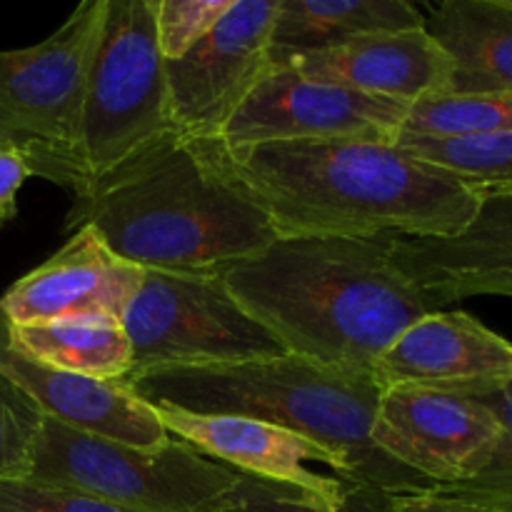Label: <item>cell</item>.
I'll return each instance as SVG.
<instances>
[{
  "label": "cell",
  "mask_w": 512,
  "mask_h": 512,
  "mask_svg": "<svg viewBox=\"0 0 512 512\" xmlns=\"http://www.w3.org/2000/svg\"><path fill=\"white\" fill-rule=\"evenodd\" d=\"M390 512H512V500L473 490L433 488L393 495Z\"/></svg>",
  "instance_id": "obj_28"
},
{
  "label": "cell",
  "mask_w": 512,
  "mask_h": 512,
  "mask_svg": "<svg viewBox=\"0 0 512 512\" xmlns=\"http://www.w3.org/2000/svg\"><path fill=\"white\" fill-rule=\"evenodd\" d=\"M278 0H233L205 38L165 60L170 118L188 135H220L225 123L273 68Z\"/></svg>",
  "instance_id": "obj_10"
},
{
  "label": "cell",
  "mask_w": 512,
  "mask_h": 512,
  "mask_svg": "<svg viewBox=\"0 0 512 512\" xmlns=\"http://www.w3.org/2000/svg\"><path fill=\"white\" fill-rule=\"evenodd\" d=\"M143 268L118 258L98 230L80 225L45 263L15 280L0 298L10 325H35L63 318L123 320Z\"/></svg>",
  "instance_id": "obj_13"
},
{
  "label": "cell",
  "mask_w": 512,
  "mask_h": 512,
  "mask_svg": "<svg viewBox=\"0 0 512 512\" xmlns=\"http://www.w3.org/2000/svg\"><path fill=\"white\" fill-rule=\"evenodd\" d=\"M45 413L0 375V480H28Z\"/></svg>",
  "instance_id": "obj_24"
},
{
  "label": "cell",
  "mask_w": 512,
  "mask_h": 512,
  "mask_svg": "<svg viewBox=\"0 0 512 512\" xmlns=\"http://www.w3.org/2000/svg\"><path fill=\"white\" fill-rule=\"evenodd\" d=\"M393 260L435 310L470 295L512 298V198H483L473 223L453 238L393 235Z\"/></svg>",
  "instance_id": "obj_15"
},
{
  "label": "cell",
  "mask_w": 512,
  "mask_h": 512,
  "mask_svg": "<svg viewBox=\"0 0 512 512\" xmlns=\"http://www.w3.org/2000/svg\"><path fill=\"white\" fill-rule=\"evenodd\" d=\"M80 225L118 258L160 273H223L278 240L220 135L160 140L73 200L65 230Z\"/></svg>",
  "instance_id": "obj_1"
},
{
  "label": "cell",
  "mask_w": 512,
  "mask_h": 512,
  "mask_svg": "<svg viewBox=\"0 0 512 512\" xmlns=\"http://www.w3.org/2000/svg\"><path fill=\"white\" fill-rule=\"evenodd\" d=\"M512 130V95L443 93L410 105L400 135L415 138H470Z\"/></svg>",
  "instance_id": "obj_22"
},
{
  "label": "cell",
  "mask_w": 512,
  "mask_h": 512,
  "mask_svg": "<svg viewBox=\"0 0 512 512\" xmlns=\"http://www.w3.org/2000/svg\"><path fill=\"white\" fill-rule=\"evenodd\" d=\"M20 353L45 365L93 380L118 383L133 370V350L120 320L63 318L35 325H10Z\"/></svg>",
  "instance_id": "obj_20"
},
{
  "label": "cell",
  "mask_w": 512,
  "mask_h": 512,
  "mask_svg": "<svg viewBox=\"0 0 512 512\" xmlns=\"http://www.w3.org/2000/svg\"><path fill=\"white\" fill-rule=\"evenodd\" d=\"M153 5L160 55L175 60L213 30L233 0H153Z\"/></svg>",
  "instance_id": "obj_26"
},
{
  "label": "cell",
  "mask_w": 512,
  "mask_h": 512,
  "mask_svg": "<svg viewBox=\"0 0 512 512\" xmlns=\"http://www.w3.org/2000/svg\"><path fill=\"white\" fill-rule=\"evenodd\" d=\"M278 65L303 78L408 105L448 93L453 78L448 53L425 28L368 35L338 48L290 55Z\"/></svg>",
  "instance_id": "obj_17"
},
{
  "label": "cell",
  "mask_w": 512,
  "mask_h": 512,
  "mask_svg": "<svg viewBox=\"0 0 512 512\" xmlns=\"http://www.w3.org/2000/svg\"><path fill=\"white\" fill-rule=\"evenodd\" d=\"M0 375L38 403L45 418L135 448H158L170 435L155 410L120 383L83 378L20 353L0 310Z\"/></svg>",
  "instance_id": "obj_16"
},
{
  "label": "cell",
  "mask_w": 512,
  "mask_h": 512,
  "mask_svg": "<svg viewBox=\"0 0 512 512\" xmlns=\"http://www.w3.org/2000/svg\"><path fill=\"white\" fill-rule=\"evenodd\" d=\"M153 410L168 435L193 445L198 453L235 468L248 478L295 490L325 510L338 508L350 488L358 485L338 455L278 425L243 415Z\"/></svg>",
  "instance_id": "obj_12"
},
{
  "label": "cell",
  "mask_w": 512,
  "mask_h": 512,
  "mask_svg": "<svg viewBox=\"0 0 512 512\" xmlns=\"http://www.w3.org/2000/svg\"><path fill=\"white\" fill-rule=\"evenodd\" d=\"M243 478L173 435L158 448H135L45 418L28 480L83 490L133 512H220Z\"/></svg>",
  "instance_id": "obj_7"
},
{
  "label": "cell",
  "mask_w": 512,
  "mask_h": 512,
  "mask_svg": "<svg viewBox=\"0 0 512 512\" xmlns=\"http://www.w3.org/2000/svg\"><path fill=\"white\" fill-rule=\"evenodd\" d=\"M105 0H85L50 38L0 50V148L15 150L30 175L85 195L80 115L98 48Z\"/></svg>",
  "instance_id": "obj_5"
},
{
  "label": "cell",
  "mask_w": 512,
  "mask_h": 512,
  "mask_svg": "<svg viewBox=\"0 0 512 512\" xmlns=\"http://www.w3.org/2000/svg\"><path fill=\"white\" fill-rule=\"evenodd\" d=\"M460 395L478 400L498 420V440L485 460L483 470L468 483L458 485V490H473V493L498 495L512 500V380L488 385V388L465 390Z\"/></svg>",
  "instance_id": "obj_25"
},
{
  "label": "cell",
  "mask_w": 512,
  "mask_h": 512,
  "mask_svg": "<svg viewBox=\"0 0 512 512\" xmlns=\"http://www.w3.org/2000/svg\"><path fill=\"white\" fill-rule=\"evenodd\" d=\"M425 30L453 63L448 93L512 95L510 0H445Z\"/></svg>",
  "instance_id": "obj_18"
},
{
  "label": "cell",
  "mask_w": 512,
  "mask_h": 512,
  "mask_svg": "<svg viewBox=\"0 0 512 512\" xmlns=\"http://www.w3.org/2000/svg\"><path fill=\"white\" fill-rule=\"evenodd\" d=\"M415 158L448 170L480 198H512V130L470 138H415L400 135L398 143Z\"/></svg>",
  "instance_id": "obj_21"
},
{
  "label": "cell",
  "mask_w": 512,
  "mask_h": 512,
  "mask_svg": "<svg viewBox=\"0 0 512 512\" xmlns=\"http://www.w3.org/2000/svg\"><path fill=\"white\" fill-rule=\"evenodd\" d=\"M0 512H133L98 495L35 480H0Z\"/></svg>",
  "instance_id": "obj_27"
},
{
  "label": "cell",
  "mask_w": 512,
  "mask_h": 512,
  "mask_svg": "<svg viewBox=\"0 0 512 512\" xmlns=\"http://www.w3.org/2000/svg\"><path fill=\"white\" fill-rule=\"evenodd\" d=\"M173 133L153 0H105L80 115L85 195Z\"/></svg>",
  "instance_id": "obj_6"
},
{
  "label": "cell",
  "mask_w": 512,
  "mask_h": 512,
  "mask_svg": "<svg viewBox=\"0 0 512 512\" xmlns=\"http://www.w3.org/2000/svg\"><path fill=\"white\" fill-rule=\"evenodd\" d=\"M370 438L433 488H458L483 470L498 420L468 395L395 385L380 393Z\"/></svg>",
  "instance_id": "obj_11"
},
{
  "label": "cell",
  "mask_w": 512,
  "mask_h": 512,
  "mask_svg": "<svg viewBox=\"0 0 512 512\" xmlns=\"http://www.w3.org/2000/svg\"><path fill=\"white\" fill-rule=\"evenodd\" d=\"M380 388L465 393L512 380V343L468 313L435 310L410 325L373 365Z\"/></svg>",
  "instance_id": "obj_14"
},
{
  "label": "cell",
  "mask_w": 512,
  "mask_h": 512,
  "mask_svg": "<svg viewBox=\"0 0 512 512\" xmlns=\"http://www.w3.org/2000/svg\"><path fill=\"white\" fill-rule=\"evenodd\" d=\"M425 28V18L405 0H278L270 60L338 48L358 38Z\"/></svg>",
  "instance_id": "obj_19"
},
{
  "label": "cell",
  "mask_w": 512,
  "mask_h": 512,
  "mask_svg": "<svg viewBox=\"0 0 512 512\" xmlns=\"http://www.w3.org/2000/svg\"><path fill=\"white\" fill-rule=\"evenodd\" d=\"M510 5H512V0H510Z\"/></svg>",
  "instance_id": "obj_30"
},
{
  "label": "cell",
  "mask_w": 512,
  "mask_h": 512,
  "mask_svg": "<svg viewBox=\"0 0 512 512\" xmlns=\"http://www.w3.org/2000/svg\"><path fill=\"white\" fill-rule=\"evenodd\" d=\"M30 178V168L23 155L0 148V223L18 215V190Z\"/></svg>",
  "instance_id": "obj_29"
},
{
  "label": "cell",
  "mask_w": 512,
  "mask_h": 512,
  "mask_svg": "<svg viewBox=\"0 0 512 512\" xmlns=\"http://www.w3.org/2000/svg\"><path fill=\"white\" fill-rule=\"evenodd\" d=\"M120 323L133 350L128 375L288 355L283 343L230 295L220 273L143 270Z\"/></svg>",
  "instance_id": "obj_8"
},
{
  "label": "cell",
  "mask_w": 512,
  "mask_h": 512,
  "mask_svg": "<svg viewBox=\"0 0 512 512\" xmlns=\"http://www.w3.org/2000/svg\"><path fill=\"white\" fill-rule=\"evenodd\" d=\"M230 160L278 238H453L483 203L453 173L393 143H270L230 150Z\"/></svg>",
  "instance_id": "obj_3"
},
{
  "label": "cell",
  "mask_w": 512,
  "mask_h": 512,
  "mask_svg": "<svg viewBox=\"0 0 512 512\" xmlns=\"http://www.w3.org/2000/svg\"><path fill=\"white\" fill-rule=\"evenodd\" d=\"M118 383L150 408L243 415L303 435L338 455L360 485L395 495L433 490L373 445L383 388L370 370L330 368L288 353L248 363L143 370Z\"/></svg>",
  "instance_id": "obj_4"
},
{
  "label": "cell",
  "mask_w": 512,
  "mask_h": 512,
  "mask_svg": "<svg viewBox=\"0 0 512 512\" xmlns=\"http://www.w3.org/2000/svg\"><path fill=\"white\" fill-rule=\"evenodd\" d=\"M230 295L290 355L370 370L413 323L435 313L393 260V235L278 238L223 273Z\"/></svg>",
  "instance_id": "obj_2"
},
{
  "label": "cell",
  "mask_w": 512,
  "mask_h": 512,
  "mask_svg": "<svg viewBox=\"0 0 512 512\" xmlns=\"http://www.w3.org/2000/svg\"><path fill=\"white\" fill-rule=\"evenodd\" d=\"M408 103L320 83L273 65L225 123L228 150L270 143H398Z\"/></svg>",
  "instance_id": "obj_9"
},
{
  "label": "cell",
  "mask_w": 512,
  "mask_h": 512,
  "mask_svg": "<svg viewBox=\"0 0 512 512\" xmlns=\"http://www.w3.org/2000/svg\"><path fill=\"white\" fill-rule=\"evenodd\" d=\"M393 495L373 485L358 483L350 488L338 508L325 510L295 490L245 475L220 512H390Z\"/></svg>",
  "instance_id": "obj_23"
}]
</instances>
